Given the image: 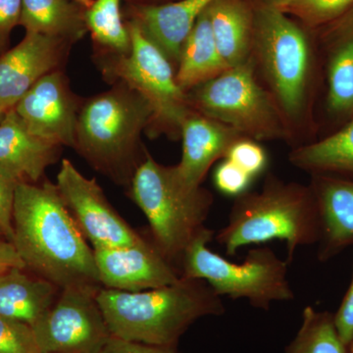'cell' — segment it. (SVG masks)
<instances>
[{
  "label": "cell",
  "instance_id": "18",
  "mask_svg": "<svg viewBox=\"0 0 353 353\" xmlns=\"http://www.w3.org/2000/svg\"><path fill=\"white\" fill-rule=\"evenodd\" d=\"M214 0H179L162 6L139 7L134 20L174 66L197 19Z\"/></svg>",
  "mask_w": 353,
  "mask_h": 353
},
{
  "label": "cell",
  "instance_id": "36",
  "mask_svg": "<svg viewBox=\"0 0 353 353\" xmlns=\"http://www.w3.org/2000/svg\"><path fill=\"white\" fill-rule=\"evenodd\" d=\"M288 1H289V0H260L259 3L281 9L285 3H287Z\"/></svg>",
  "mask_w": 353,
  "mask_h": 353
},
{
  "label": "cell",
  "instance_id": "26",
  "mask_svg": "<svg viewBox=\"0 0 353 353\" xmlns=\"http://www.w3.org/2000/svg\"><path fill=\"white\" fill-rule=\"evenodd\" d=\"M85 27L108 54H122L131 48L128 25L123 22L121 0H94L83 13Z\"/></svg>",
  "mask_w": 353,
  "mask_h": 353
},
{
  "label": "cell",
  "instance_id": "1",
  "mask_svg": "<svg viewBox=\"0 0 353 353\" xmlns=\"http://www.w3.org/2000/svg\"><path fill=\"white\" fill-rule=\"evenodd\" d=\"M27 270L59 289L102 287L88 245L57 185L19 183L13 206V241Z\"/></svg>",
  "mask_w": 353,
  "mask_h": 353
},
{
  "label": "cell",
  "instance_id": "37",
  "mask_svg": "<svg viewBox=\"0 0 353 353\" xmlns=\"http://www.w3.org/2000/svg\"><path fill=\"white\" fill-rule=\"evenodd\" d=\"M77 3L81 4V6H85L87 8L92 6V0H74Z\"/></svg>",
  "mask_w": 353,
  "mask_h": 353
},
{
  "label": "cell",
  "instance_id": "22",
  "mask_svg": "<svg viewBox=\"0 0 353 353\" xmlns=\"http://www.w3.org/2000/svg\"><path fill=\"white\" fill-rule=\"evenodd\" d=\"M290 162L311 175L353 178V118L341 131L294 148Z\"/></svg>",
  "mask_w": 353,
  "mask_h": 353
},
{
  "label": "cell",
  "instance_id": "38",
  "mask_svg": "<svg viewBox=\"0 0 353 353\" xmlns=\"http://www.w3.org/2000/svg\"><path fill=\"white\" fill-rule=\"evenodd\" d=\"M7 111L2 110L0 109V121H1L2 118H3L4 114H6Z\"/></svg>",
  "mask_w": 353,
  "mask_h": 353
},
{
  "label": "cell",
  "instance_id": "27",
  "mask_svg": "<svg viewBox=\"0 0 353 353\" xmlns=\"http://www.w3.org/2000/svg\"><path fill=\"white\" fill-rule=\"evenodd\" d=\"M352 9L353 0H289L280 10L308 27H319L340 19Z\"/></svg>",
  "mask_w": 353,
  "mask_h": 353
},
{
  "label": "cell",
  "instance_id": "19",
  "mask_svg": "<svg viewBox=\"0 0 353 353\" xmlns=\"http://www.w3.org/2000/svg\"><path fill=\"white\" fill-rule=\"evenodd\" d=\"M27 269L0 275V316L32 326L55 303L61 289Z\"/></svg>",
  "mask_w": 353,
  "mask_h": 353
},
{
  "label": "cell",
  "instance_id": "28",
  "mask_svg": "<svg viewBox=\"0 0 353 353\" xmlns=\"http://www.w3.org/2000/svg\"><path fill=\"white\" fill-rule=\"evenodd\" d=\"M0 353H41L30 325L0 316Z\"/></svg>",
  "mask_w": 353,
  "mask_h": 353
},
{
  "label": "cell",
  "instance_id": "17",
  "mask_svg": "<svg viewBox=\"0 0 353 353\" xmlns=\"http://www.w3.org/2000/svg\"><path fill=\"white\" fill-rule=\"evenodd\" d=\"M61 148L32 134L14 108L0 121V166L20 183H39Z\"/></svg>",
  "mask_w": 353,
  "mask_h": 353
},
{
  "label": "cell",
  "instance_id": "21",
  "mask_svg": "<svg viewBox=\"0 0 353 353\" xmlns=\"http://www.w3.org/2000/svg\"><path fill=\"white\" fill-rule=\"evenodd\" d=\"M176 67V82L187 92L230 68L216 44L208 9L185 39Z\"/></svg>",
  "mask_w": 353,
  "mask_h": 353
},
{
  "label": "cell",
  "instance_id": "7",
  "mask_svg": "<svg viewBox=\"0 0 353 353\" xmlns=\"http://www.w3.org/2000/svg\"><path fill=\"white\" fill-rule=\"evenodd\" d=\"M214 232L204 227L188 246L180 264L181 277L205 281L218 296L246 299L252 307L269 310L272 303L294 299L288 280L287 260L271 248H253L243 263H234L209 250Z\"/></svg>",
  "mask_w": 353,
  "mask_h": 353
},
{
  "label": "cell",
  "instance_id": "14",
  "mask_svg": "<svg viewBox=\"0 0 353 353\" xmlns=\"http://www.w3.org/2000/svg\"><path fill=\"white\" fill-rule=\"evenodd\" d=\"M72 43L26 32L21 43L0 55V109L13 108L43 76L62 70Z\"/></svg>",
  "mask_w": 353,
  "mask_h": 353
},
{
  "label": "cell",
  "instance_id": "39",
  "mask_svg": "<svg viewBox=\"0 0 353 353\" xmlns=\"http://www.w3.org/2000/svg\"><path fill=\"white\" fill-rule=\"evenodd\" d=\"M0 236H4L3 233H2L1 229H0Z\"/></svg>",
  "mask_w": 353,
  "mask_h": 353
},
{
  "label": "cell",
  "instance_id": "12",
  "mask_svg": "<svg viewBox=\"0 0 353 353\" xmlns=\"http://www.w3.org/2000/svg\"><path fill=\"white\" fill-rule=\"evenodd\" d=\"M82 104L63 72L57 70L34 83L13 108L34 136L75 150Z\"/></svg>",
  "mask_w": 353,
  "mask_h": 353
},
{
  "label": "cell",
  "instance_id": "31",
  "mask_svg": "<svg viewBox=\"0 0 353 353\" xmlns=\"http://www.w3.org/2000/svg\"><path fill=\"white\" fill-rule=\"evenodd\" d=\"M19 181L0 166V229L4 238L13 241V206Z\"/></svg>",
  "mask_w": 353,
  "mask_h": 353
},
{
  "label": "cell",
  "instance_id": "25",
  "mask_svg": "<svg viewBox=\"0 0 353 353\" xmlns=\"http://www.w3.org/2000/svg\"><path fill=\"white\" fill-rule=\"evenodd\" d=\"M285 353H352L338 333L334 313L303 309L301 327Z\"/></svg>",
  "mask_w": 353,
  "mask_h": 353
},
{
  "label": "cell",
  "instance_id": "35",
  "mask_svg": "<svg viewBox=\"0 0 353 353\" xmlns=\"http://www.w3.org/2000/svg\"><path fill=\"white\" fill-rule=\"evenodd\" d=\"M16 268L27 269L15 245L4 236H0V275Z\"/></svg>",
  "mask_w": 353,
  "mask_h": 353
},
{
  "label": "cell",
  "instance_id": "40",
  "mask_svg": "<svg viewBox=\"0 0 353 353\" xmlns=\"http://www.w3.org/2000/svg\"><path fill=\"white\" fill-rule=\"evenodd\" d=\"M352 353H353V343H352Z\"/></svg>",
  "mask_w": 353,
  "mask_h": 353
},
{
  "label": "cell",
  "instance_id": "3",
  "mask_svg": "<svg viewBox=\"0 0 353 353\" xmlns=\"http://www.w3.org/2000/svg\"><path fill=\"white\" fill-rule=\"evenodd\" d=\"M320 236L321 219L310 185L285 183L269 174L260 192L234 197L216 241L230 256L243 246L284 241L290 263L297 248L319 243Z\"/></svg>",
  "mask_w": 353,
  "mask_h": 353
},
{
  "label": "cell",
  "instance_id": "33",
  "mask_svg": "<svg viewBox=\"0 0 353 353\" xmlns=\"http://www.w3.org/2000/svg\"><path fill=\"white\" fill-rule=\"evenodd\" d=\"M334 324L341 340L350 347L353 343V269L352 277L347 294L341 301L340 308L334 313Z\"/></svg>",
  "mask_w": 353,
  "mask_h": 353
},
{
  "label": "cell",
  "instance_id": "4",
  "mask_svg": "<svg viewBox=\"0 0 353 353\" xmlns=\"http://www.w3.org/2000/svg\"><path fill=\"white\" fill-rule=\"evenodd\" d=\"M152 118V106L145 97L117 82L83 102L75 150L97 171L129 185L145 158L141 136L150 129Z\"/></svg>",
  "mask_w": 353,
  "mask_h": 353
},
{
  "label": "cell",
  "instance_id": "24",
  "mask_svg": "<svg viewBox=\"0 0 353 353\" xmlns=\"http://www.w3.org/2000/svg\"><path fill=\"white\" fill-rule=\"evenodd\" d=\"M26 32L78 41L85 31L83 15L69 0H22L20 24Z\"/></svg>",
  "mask_w": 353,
  "mask_h": 353
},
{
  "label": "cell",
  "instance_id": "11",
  "mask_svg": "<svg viewBox=\"0 0 353 353\" xmlns=\"http://www.w3.org/2000/svg\"><path fill=\"white\" fill-rule=\"evenodd\" d=\"M55 185L81 233L94 248L134 245L145 240L114 209L95 179L83 176L71 160L62 161Z\"/></svg>",
  "mask_w": 353,
  "mask_h": 353
},
{
  "label": "cell",
  "instance_id": "6",
  "mask_svg": "<svg viewBox=\"0 0 353 353\" xmlns=\"http://www.w3.org/2000/svg\"><path fill=\"white\" fill-rule=\"evenodd\" d=\"M252 57L290 125L297 126L307 108L311 48L307 34L275 7H254Z\"/></svg>",
  "mask_w": 353,
  "mask_h": 353
},
{
  "label": "cell",
  "instance_id": "10",
  "mask_svg": "<svg viewBox=\"0 0 353 353\" xmlns=\"http://www.w3.org/2000/svg\"><path fill=\"white\" fill-rule=\"evenodd\" d=\"M101 287H72L32 326L41 353H99L111 334L97 294Z\"/></svg>",
  "mask_w": 353,
  "mask_h": 353
},
{
  "label": "cell",
  "instance_id": "16",
  "mask_svg": "<svg viewBox=\"0 0 353 353\" xmlns=\"http://www.w3.org/2000/svg\"><path fill=\"white\" fill-rule=\"evenodd\" d=\"M310 188L321 219L318 259L328 261L353 245V181L314 175Z\"/></svg>",
  "mask_w": 353,
  "mask_h": 353
},
{
  "label": "cell",
  "instance_id": "30",
  "mask_svg": "<svg viewBox=\"0 0 353 353\" xmlns=\"http://www.w3.org/2000/svg\"><path fill=\"white\" fill-rule=\"evenodd\" d=\"M213 180L216 189L223 194L236 197L248 192L253 179L240 167L224 158L216 167Z\"/></svg>",
  "mask_w": 353,
  "mask_h": 353
},
{
  "label": "cell",
  "instance_id": "23",
  "mask_svg": "<svg viewBox=\"0 0 353 353\" xmlns=\"http://www.w3.org/2000/svg\"><path fill=\"white\" fill-rule=\"evenodd\" d=\"M339 21L330 51L327 104L334 115L353 116V9Z\"/></svg>",
  "mask_w": 353,
  "mask_h": 353
},
{
  "label": "cell",
  "instance_id": "29",
  "mask_svg": "<svg viewBox=\"0 0 353 353\" xmlns=\"http://www.w3.org/2000/svg\"><path fill=\"white\" fill-rule=\"evenodd\" d=\"M226 159L233 162L252 179L266 170L268 155L259 141L241 138L236 141L226 154Z\"/></svg>",
  "mask_w": 353,
  "mask_h": 353
},
{
  "label": "cell",
  "instance_id": "34",
  "mask_svg": "<svg viewBox=\"0 0 353 353\" xmlns=\"http://www.w3.org/2000/svg\"><path fill=\"white\" fill-rule=\"evenodd\" d=\"M99 353H180L176 347L148 345L111 336Z\"/></svg>",
  "mask_w": 353,
  "mask_h": 353
},
{
  "label": "cell",
  "instance_id": "15",
  "mask_svg": "<svg viewBox=\"0 0 353 353\" xmlns=\"http://www.w3.org/2000/svg\"><path fill=\"white\" fill-rule=\"evenodd\" d=\"M183 154L176 170L190 187H201L211 166L226 157L241 136L232 128L192 111L181 128Z\"/></svg>",
  "mask_w": 353,
  "mask_h": 353
},
{
  "label": "cell",
  "instance_id": "13",
  "mask_svg": "<svg viewBox=\"0 0 353 353\" xmlns=\"http://www.w3.org/2000/svg\"><path fill=\"white\" fill-rule=\"evenodd\" d=\"M94 255L99 282L106 289L143 292L174 284L182 278L150 236L134 245L94 248Z\"/></svg>",
  "mask_w": 353,
  "mask_h": 353
},
{
  "label": "cell",
  "instance_id": "9",
  "mask_svg": "<svg viewBox=\"0 0 353 353\" xmlns=\"http://www.w3.org/2000/svg\"><path fill=\"white\" fill-rule=\"evenodd\" d=\"M131 48L122 54H109L101 61L104 75L125 83L145 97L152 106L150 132L172 139L181 137V128L194 109L189 94L179 85L174 65L163 51L143 34L134 20L128 24Z\"/></svg>",
  "mask_w": 353,
  "mask_h": 353
},
{
  "label": "cell",
  "instance_id": "20",
  "mask_svg": "<svg viewBox=\"0 0 353 353\" xmlns=\"http://www.w3.org/2000/svg\"><path fill=\"white\" fill-rule=\"evenodd\" d=\"M213 36L228 66L252 57L254 7L245 0H214L208 8Z\"/></svg>",
  "mask_w": 353,
  "mask_h": 353
},
{
  "label": "cell",
  "instance_id": "5",
  "mask_svg": "<svg viewBox=\"0 0 353 353\" xmlns=\"http://www.w3.org/2000/svg\"><path fill=\"white\" fill-rule=\"evenodd\" d=\"M130 196L150 223V239L180 272L183 253L203 229L214 203L208 190L183 182L175 166H164L146 150L129 185Z\"/></svg>",
  "mask_w": 353,
  "mask_h": 353
},
{
  "label": "cell",
  "instance_id": "32",
  "mask_svg": "<svg viewBox=\"0 0 353 353\" xmlns=\"http://www.w3.org/2000/svg\"><path fill=\"white\" fill-rule=\"evenodd\" d=\"M22 0H0V55L9 50L14 28L20 24Z\"/></svg>",
  "mask_w": 353,
  "mask_h": 353
},
{
  "label": "cell",
  "instance_id": "2",
  "mask_svg": "<svg viewBox=\"0 0 353 353\" xmlns=\"http://www.w3.org/2000/svg\"><path fill=\"white\" fill-rule=\"evenodd\" d=\"M97 301L113 336L162 347H176L197 320L226 311L222 297L205 281L183 277L138 292L101 287Z\"/></svg>",
  "mask_w": 353,
  "mask_h": 353
},
{
  "label": "cell",
  "instance_id": "8",
  "mask_svg": "<svg viewBox=\"0 0 353 353\" xmlns=\"http://www.w3.org/2000/svg\"><path fill=\"white\" fill-rule=\"evenodd\" d=\"M255 68L252 57L192 88L190 106L253 141L290 139L292 129L273 95L259 83Z\"/></svg>",
  "mask_w": 353,
  "mask_h": 353
}]
</instances>
